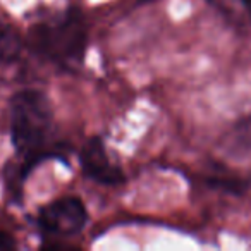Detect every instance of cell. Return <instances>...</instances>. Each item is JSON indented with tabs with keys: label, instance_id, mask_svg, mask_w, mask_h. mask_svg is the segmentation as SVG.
<instances>
[{
	"label": "cell",
	"instance_id": "8992f818",
	"mask_svg": "<svg viewBox=\"0 0 251 251\" xmlns=\"http://www.w3.org/2000/svg\"><path fill=\"white\" fill-rule=\"evenodd\" d=\"M12 246H14L12 237L4 232H0V250H9V248H12Z\"/></svg>",
	"mask_w": 251,
	"mask_h": 251
},
{
	"label": "cell",
	"instance_id": "3957f363",
	"mask_svg": "<svg viewBox=\"0 0 251 251\" xmlns=\"http://www.w3.org/2000/svg\"><path fill=\"white\" fill-rule=\"evenodd\" d=\"M88 222V210L77 196H62L40 210L38 224L47 234L69 237L81 232Z\"/></svg>",
	"mask_w": 251,
	"mask_h": 251
},
{
	"label": "cell",
	"instance_id": "5b68a950",
	"mask_svg": "<svg viewBox=\"0 0 251 251\" xmlns=\"http://www.w3.org/2000/svg\"><path fill=\"white\" fill-rule=\"evenodd\" d=\"M19 49H21V42L18 35L0 23V62H9L16 59Z\"/></svg>",
	"mask_w": 251,
	"mask_h": 251
},
{
	"label": "cell",
	"instance_id": "6da1fadb",
	"mask_svg": "<svg viewBox=\"0 0 251 251\" xmlns=\"http://www.w3.org/2000/svg\"><path fill=\"white\" fill-rule=\"evenodd\" d=\"M52 107L42 91L23 90L11 100V134L19 155L25 157L23 176L45 157L47 138L52 129Z\"/></svg>",
	"mask_w": 251,
	"mask_h": 251
},
{
	"label": "cell",
	"instance_id": "277c9868",
	"mask_svg": "<svg viewBox=\"0 0 251 251\" xmlns=\"http://www.w3.org/2000/svg\"><path fill=\"white\" fill-rule=\"evenodd\" d=\"M81 167L86 177L103 186H119L124 182L122 171L108 158L105 145L100 138H91L84 143L79 155Z\"/></svg>",
	"mask_w": 251,
	"mask_h": 251
},
{
	"label": "cell",
	"instance_id": "7a4b0ae2",
	"mask_svg": "<svg viewBox=\"0 0 251 251\" xmlns=\"http://www.w3.org/2000/svg\"><path fill=\"white\" fill-rule=\"evenodd\" d=\"M28 43L35 53L57 64L81 62L88 45V28L77 11H69L53 23L31 28Z\"/></svg>",
	"mask_w": 251,
	"mask_h": 251
}]
</instances>
